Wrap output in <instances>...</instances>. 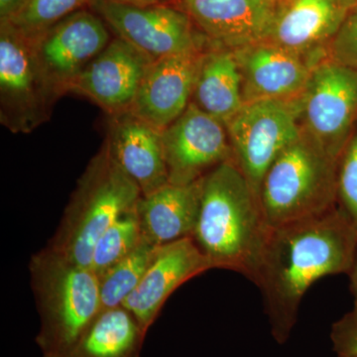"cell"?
<instances>
[{
    "instance_id": "obj_11",
    "label": "cell",
    "mask_w": 357,
    "mask_h": 357,
    "mask_svg": "<svg viewBox=\"0 0 357 357\" xmlns=\"http://www.w3.org/2000/svg\"><path fill=\"white\" fill-rule=\"evenodd\" d=\"M109 38L102 18L81 9L32 41L45 74L60 96L107 48Z\"/></svg>"
},
{
    "instance_id": "obj_17",
    "label": "cell",
    "mask_w": 357,
    "mask_h": 357,
    "mask_svg": "<svg viewBox=\"0 0 357 357\" xmlns=\"http://www.w3.org/2000/svg\"><path fill=\"white\" fill-rule=\"evenodd\" d=\"M349 9L345 0H279L266 40L316 66Z\"/></svg>"
},
{
    "instance_id": "obj_7",
    "label": "cell",
    "mask_w": 357,
    "mask_h": 357,
    "mask_svg": "<svg viewBox=\"0 0 357 357\" xmlns=\"http://www.w3.org/2000/svg\"><path fill=\"white\" fill-rule=\"evenodd\" d=\"M225 128L232 160L259 199L268 169L302 134L299 100L245 102Z\"/></svg>"
},
{
    "instance_id": "obj_29",
    "label": "cell",
    "mask_w": 357,
    "mask_h": 357,
    "mask_svg": "<svg viewBox=\"0 0 357 357\" xmlns=\"http://www.w3.org/2000/svg\"><path fill=\"white\" fill-rule=\"evenodd\" d=\"M349 276V280H351V292L354 297V310L352 311L357 314V250Z\"/></svg>"
},
{
    "instance_id": "obj_9",
    "label": "cell",
    "mask_w": 357,
    "mask_h": 357,
    "mask_svg": "<svg viewBox=\"0 0 357 357\" xmlns=\"http://www.w3.org/2000/svg\"><path fill=\"white\" fill-rule=\"evenodd\" d=\"M91 4L119 38L153 61L202 51L201 39L185 11L163 4L137 6L114 0H93Z\"/></svg>"
},
{
    "instance_id": "obj_25",
    "label": "cell",
    "mask_w": 357,
    "mask_h": 357,
    "mask_svg": "<svg viewBox=\"0 0 357 357\" xmlns=\"http://www.w3.org/2000/svg\"><path fill=\"white\" fill-rule=\"evenodd\" d=\"M337 206L357 230V128L338 162Z\"/></svg>"
},
{
    "instance_id": "obj_1",
    "label": "cell",
    "mask_w": 357,
    "mask_h": 357,
    "mask_svg": "<svg viewBox=\"0 0 357 357\" xmlns=\"http://www.w3.org/2000/svg\"><path fill=\"white\" fill-rule=\"evenodd\" d=\"M356 250L357 230L337 206L318 217L270 227L252 282L261 291L279 344L290 337L312 284L349 274Z\"/></svg>"
},
{
    "instance_id": "obj_26",
    "label": "cell",
    "mask_w": 357,
    "mask_h": 357,
    "mask_svg": "<svg viewBox=\"0 0 357 357\" xmlns=\"http://www.w3.org/2000/svg\"><path fill=\"white\" fill-rule=\"evenodd\" d=\"M326 60L357 70V6L349 9L326 46Z\"/></svg>"
},
{
    "instance_id": "obj_31",
    "label": "cell",
    "mask_w": 357,
    "mask_h": 357,
    "mask_svg": "<svg viewBox=\"0 0 357 357\" xmlns=\"http://www.w3.org/2000/svg\"><path fill=\"white\" fill-rule=\"evenodd\" d=\"M345 1H347V6H349V8L357 6V0H345Z\"/></svg>"
},
{
    "instance_id": "obj_20",
    "label": "cell",
    "mask_w": 357,
    "mask_h": 357,
    "mask_svg": "<svg viewBox=\"0 0 357 357\" xmlns=\"http://www.w3.org/2000/svg\"><path fill=\"white\" fill-rule=\"evenodd\" d=\"M192 102L225 126L243 107V82L232 50L215 47L204 53Z\"/></svg>"
},
{
    "instance_id": "obj_3",
    "label": "cell",
    "mask_w": 357,
    "mask_h": 357,
    "mask_svg": "<svg viewBox=\"0 0 357 357\" xmlns=\"http://www.w3.org/2000/svg\"><path fill=\"white\" fill-rule=\"evenodd\" d=\"M29 272L40 317L36 344L43 357H64L100 314L98 278L47 248L31 256Z\"/></svg>"
},
{
    "instance_id": "obj_21",
    "label": "cell",
    "mask_w": 357,
    "mask_h": 357,
    "mask_svg": "<svg viewBox=\"0 0 357 357\" xmlns=\"http://www.w3.org/2000/svg\"><path fill=\"white\" fill-rule=\"evenodd\" d=\"M147 333L123 306L100 312L64 357H140Z\"/></svg>"
},
{
    "instance_id": "obj_2",
    "label": "cell",
    "mask_w": 357,
    "mask_h": 357,
    "mask_svg": "<svg viewBox=\"0 0 357 357\" xmlns=\"http://www.w3.org/2000/svg\"><path fill=\"white\" fill-rule=\"evenodd\" d=\"M269 229L259 199L234 160L204 176L192 237L215 269L237 272L252 281Z\"/></svg>"
},
{
    "instance_id": "obj_22",
    "label": "cell",
    "mask_w": 357,
    "mask_h": 357,
    "mask_svg": "<svg viewBox=\"0 0 357 357\" xmlns=\"http://www.w3.org/2000/svg\"><path fill=\"white\" fill-rule=\"evenodd\" d=\"M142 241L137 206L124 213L102 232L91 255L89 269L98 279L122 261Z\"/></svg>"
},
{
    "instance_id": "obj_12",
    "label": "cell",
    "mask_w": 357,
    "mask_h": 357,
    "mask_svg": "<svg viewBox=\"0 0 357 357\" xmlns=\"http://www.w3.org/2000/svg\"><path fill=\"white\" fill-rule=\"evenodd\" d=\"M211 269H215L213 265L192 237L160 246L140 283L122 306L148 333L168 298L185 282Z\"/></svg>"
},
{
    "instance_id": "obj_28",
    "label": "cell",
    "mask_w": 357,
    "mask_h": 357,
    "mask_svg": "<svg viewBox=\"0 0 357 357\" xmlns=\"http://www.w3.org/2000/svg\"><path fill=\"white\" fill-rule=\"evenodd\" d=\"M27 2L28 0H0V22L14 20Z\"/></svg>"
},
{
    "instance_id": "obj_6",
    "label": "cell",
    "mask_w": 357,
    "mask_h": 357,
    "mask_svg": "<svg viewBox=\"0 0 357 357\" xmlns=\"http://www.w3.org/2000/svg\"><path fill=\"white\" fill-rule=\"evenodd\" d=\"M58 96L40 64L32 40L9 21L0 22L2 124L13 132H30L48 119Z\"/></svg>"
},
{
    "instance_id": "obj_24",
    "label": "cell",
    "mask_w": 357,
    "mask_h": 357,
    "mask_svg": "<svg viewBox=\"0 0 357 357\" xmlns=\"http://www.w3.org/2000/svg\"><path fill=\"white\" fill-rule=\"evenodd\" d=\"M93 0H28L27 4L14 20L9 21L26 37L36 40L47 30L57 24Z\"/></svg>"
},
{
    "instance_id": "obj_5",
    "label": "cell",
    "mask_w": 357,
    "mask_h": 357,
    "mask_svg": "<svg viewBox=\"0 0 357 357\" xmlns=\"http://www.w3.org/2000/svg\"><path fill=\"white\" fill-rule=\"evenodd\" d=\"M338 162L302 131L263 178L259 203L268 227L318 217L335 208Z\"/></svg>"
},
{
    "instance_id": "obj_30",
    "label": "cell",
    "mask_w": 357,
    "mask_h": 357,
    "mask_svg": "<svg viewBox=\"0 0 357 357\" xmlns=\"http://www.w3.org/2000/svg\"><path fill=\"white\" fill-rule=\"evenodd\" d=\"M114 1L121 2V3L131 4V6H149L162 4L163 0H114Z\"/></svg>"
},
{
    "instance_id": "obj_18",
    "label": "cell",
    "mask_w": 357,
    "mask_h": 357,
    "mask_svg": "<svg viewBox=\"0 0 357 357\" xmlns=\"http://www.w3.org/2000/svg\"><path fill=\"white\" fill-rule=\"evenodd\" d=\"M107 145L115 161L147 197L169 183L162 131L130 112L114 114Z\"/></svg>"
},
{
    "instance_id": "obj_15",
    "label": "cell",
    "mask_w": 357,
    "mask_h": 357,
    "mask_svg": "<svg viewBox=\"0 0 357 357\" xmlns=\"http://www.w3.org/2000/svg\"><path fill=\"white\" fill-rule=\"evenodd\" d=\"M204 53L194 52L153 61L128 112L161 131L171 126L192 102Z\"/></svg>"
},
{
    "instance_id": "obj_27",
    "label": "cell",
    "mask_w": 357,
    "mask_h": 357,
    "mask_svg": "<svg viewBox=\"0 0 357 357\" xmlns=\"http://www.w3.org/2000/svg\"><path fill=\"white\" fill-rule=\"evenodd\" d=\"M331 340L337 356L357 357L356 312H347L333 324Z\"/></svg>"
},
{
    "instance_id": "obj_14",
    "label": "cell",
    "mask_w": 357,
    "mask_h": 357,
    "mask_svg": "<svg viewBox=\"0 0 357 357\" xmlns=\"http://www.w3.org/2000/svg\"><path fill=\"white\" fill-rule=\"evenodd\" d=\"M232 52L241 75L244 103L299 100L314 67L307 59L267 40Z\"/></svg>"
},
{
    "instance_id": "obj_23",
    "label": "cell",
    "mask_w": 357,
    "mask_h": 357,
    "mask_svg": "<svg viewBox=\"0 0 357 357\" xmlns=\"http://www.w3.org/2000/svg\"><path fill=\"white\" fill-rule=\"evenodd\" d=\"M157 249L158 248L142 239L139 246L130 255L98 279L100 312L122 306L124 301L140 283L156 255Z\"/></svg>"
},
{
    "instance_id": "obj_32",
    "label": "cell",
    "mask_w": 357,
    "mask_h": 357,
    "mask_svg": "<svg viewBox=\"0 0 357 357\" xmlns=\"http://www.w3.org/2000/svg\"><path fill=\"white\" fill-rule=\"evenodd\" d=\"M337 357H352V356H337Z\"/></svg>"
},
{
    "instance_id": "obj_16",
    "label": "cell",
    "mask_w": 357,
    "mask_h": 357,
    "mask_svg": "<svg viewBox=\"0 0 357 357\" xmlns=\"http://www.w3.org/2000/svg\"><path fill=\"white\" fill-rule=\"evenodd\" d=\"M182 4L215 47L234 50L268 38L279 0H182Z\"/></svg>"
},
{
    "instance_id": "obj_8",
    "label": "cell",
    "mask_w": 357,
    "mask_h": 357,
    "mask_svg": "<svg viewBox=\"0 0 357 357\" xmlns=\"http://www.w3.org/2000/svg\"><path fill=\"white\" fill-rule=\"evenodd\" d=\"M304 133L340 160L357 128V70L321 61L299 98Z\"/></svg>"
},
{
    "instance_id": "obj_4",
    "label": "cell",
    "mask_w": 357,
    "mask_h": 357,
    "mask_svg": "<svg viewBox=\"0 0 357 357\" xmlns=\"http://www.w3.org/2000/svg\"><path fill=\"white\" fill-rule=\"evenodd\" d=\"M142 198L139 187L115 161L107 143L91 160L46 248L79 266L89 268L102 232L134 210Z\"/></svg>"
},
{
    "instance_id": "obj_13",
    "label": "cell",
    "mask_w": 357,
    "mask_h": 357,
    "mask_svg": "<svg viewBox=\"0 0 357 357\" xmlns=\"http://www.w3.org/2000/svg\"><path fill=\"white\" fill-rule=\"evenodd\" d=\"M151 58L117 37L70 84L75 91L112 114L128 112Z\"/></svg>"
},
{
    "instance_id": "obj_19",
    "label": "cell",
    "mask_w": 357,
    "mask_h": 357,
    "mask_svg": "<svg viewBox=\"0 0 357 357\" xmlns=\"http://www.w3.org/2000/svg\"><path fill=\"white\" fill-rule=\"evenodd\" d=\"M204 178L188 185L168 184L137 204L141 236L155 248L192 237L198 222Z\"/></svg>"
},
{
    "instance_id": "obj_10",
    "label": "cell",
    "mask_w": 357,
    "mask_h": 357,
    "mask_svg": "<svg viewBox=\"0 0 357 357\" xmlns=\"http://www.w3.org/2000/svg\"><path fill=\"white\" fill-rule=\"evenodd\" d=\"M162 143L170 184H191L232 159L225 123L192 102L162 131Z\"/></svg>"
}]
</instances>
